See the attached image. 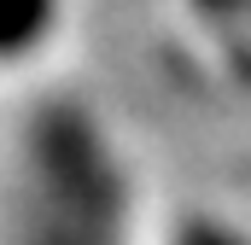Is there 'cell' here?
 I'll list each match as a JSON object with an SVG mask.
<instances>
[{
	"mask_svg": "<svg viewBox=\"0 0 251 245\" xmlns=\"http://www.w3.org/2000/svg\"><path fill=\"white\" fill-rule=\"evenodd\" d=\"M35 164H41V181H47V198H53V222L111 245L123 198H117V175L100 152V134L76 111H47L41 128H35Z\"/></svg>",
	"mask_w": 251,
	"mask_h": 245,
	"instance_id": "1",
	"label": "cell"
},
{
	"mask_svg": "<svg viewBox=\"0 0 251 245\" xmlns=\"http://www.w3.org/2000/svg\"><path fill=\"white\" fill-rule=\"evenodd\" d=\"M53 24V0H0V53H24Z\"/></svg>",
	"mask_w": 251,
	"mask_h": 245,
	"instance_id": "2",
	"label": "cell"
},
{
	"mask_svg": "<svg viewBox=\"0 0 251 245\" xmlns=\"http://www.w3.org/2000/svg\"><path fill=\"white\" fill-rule=\"evenodd\" d=\"M35 245H100V240H88V234H76V228H64V222H53V216H47Z\"/></svg>",
	"mask_w": 251,
	"mask_h": 245,
	"instance_id": "3",
	"label": "cell"
},
{
	"mask_svg": "<svg viewBox=\"0 0 251 245\" xmlns=\"http://www.w3.org/2000/svg\"><path fill=\"white\" fill-rule=\"evenodd\" d=\"M181 245H240L234 234H222V228H204V222H193L187 234H181Z\"/></svg>",
	"mask_w": 251,
	"mask_h": 245,
	"instance_id": "4",
	"label": "cell"
}]
</instances>
